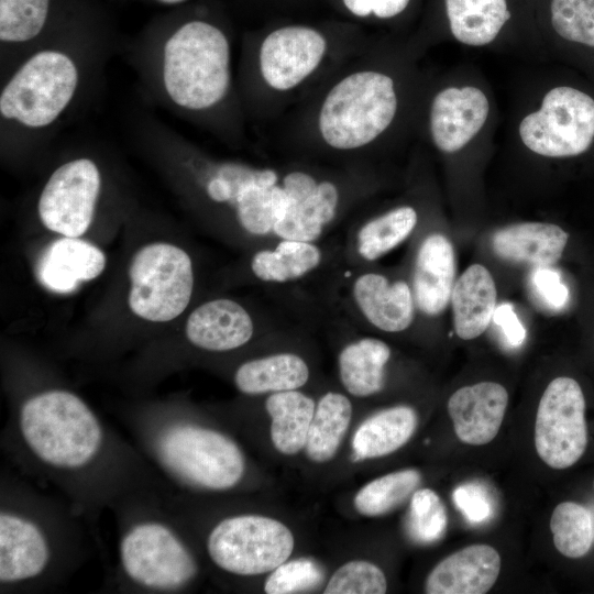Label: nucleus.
I'll return each instance as SVG.
<instances>
[{
    "label": "nucleus",
    "mask_w": 594,
    "mask_h": 594,
    "mask_svg": "<svg viewBox=\"0 0 594 594\" xmlns=\"http://www.w3.org/2000/svg\"><path fill=\"white\" fill-rule=\"evenodd\" d=\"M366 45L354 30L306 23L244 37L237 82L249 125L261 129L280 121Z\"/></svg>",
    "instance_id": "nucleus-5"
},
{
    "label": "nucleus",
    "mask_w": 594,
    "mask_h": 594,
    "mask_svg": "<svg viewBox=\"0 0 594 594\" xmlns=\"http://www.w3.org/2000/svg\"><path fill=\"white\" fill-rule=\"evenodd\" d=\"M421 481V473L413 468L386 473L359 488L353 497V506L364 517L387 515L407 502Z\"/></svg>",
    "instance_id": "nucleus-32"
},
{
    "label": "nucleus",
    "mask_w": 594,
    "mask_h": 594,
    "mask_svg": "<svg viewBox=\"0 0 594 594\" xmlns=\"http://www.w3.org/2000/svg\"><path fill=\"white\" fill-rule=\"evenodd\" d=\"M530 287L538 301L550 309L561 308L568 299V289L551 266L536 267L530 275Z\"/></svg>",
    "instance_id": "nucleus-38"
},
{
    "label": "nucleus",
    "mask_w": 594,
    "mask_h": 594,
    "mask_svg": "<svg viewBox=\"0 0 594 594\" xmlns=\"http://www.w3.org/2000/svg\"><path fill=\"white\" fill-rule=\"evenodd\" d=\"M257 326L254 315L243 304L219 297L202 302L191 311L185 333L195 348L220 353L250 343Z\"/></svg>",
    "instance_id": "nucleus-18"
},
{
    "label": "nucleus",
    "mask_w": 594,
    "mask_h": 594,
    "mask_svg": "<svg viewBox=\"0 0 594 594\" xmlns=\"http://www.w3.org/2000/svg\"><path fill=\"white\" fill-rule=\"evenodd\" d=\"M508 405L507 389L495 382H480L457 389L447 404L458 439L484 446L498 435Z\"/></svg>",
    "instance_id": "nucleus-19"
},
{
    "label": "nucleus",
    "mask_w": 594,
    "mask_h": 594,
    "mask_svg": "<svg viewBox=\"0 0 594 594\" xmlns=\"http://www.w3.org/2000/svg\"><path fill=\"white\" fill-rule=\"evenodd\" d=\"M502 560L486 543L466 546L439 561L428 573V594H484L496 583Z\"/></svg>",
    "instance_id": "nucleus-21"
},
{
    "label": "nucleus",
    "mask_w": 594,
    "mask_h": 594,
    "mask_svg": "<svg viewBox=\"0 0 594 594\" xmlns=\"http://www.w3.org/2000/svg\"><path fill=\"white\" fill-rule=\"evenodd\" d=\"M387 587L386 575L377 564L355 559L343 563L332 573L323 594H384Z\"/></svg>",
    "instance_id": "nucleus-35"
},
{
    "label": "nucleus",
    "mask_w": 594,
    "mask_h": 594,
    "mask_svg": "<svg viewBox=\"0 0 594 594\" xmlns=\"http://www.w3.org/2000/svg\"><path fill=\"white\" fill-rule=\"evenodd\" d=\"M129 275V306L142 319L170 321L190 301L195 283L193 262L186 251L174 244L158 242L140 249Z\"/></svg>",
    "instance_id": "nucleus-10"
},
{
    "label": "nucleus",
    "mask_w": 594,
    "mask_h": 594,
    "mask_svg": "<svg viewBox=\"0 0 594 594\" xmlns=\"http://www.w3.org/2000/svg\"><path fill=\"white\" fill-rule=\"evenodd\" d=\"M106 257L94 244L77 237H64L52 242L37 264V277L47 289L68 294L80 283L99 276Z\"/></svg>",
    "instance_id": "nucleus-23"
},
{
    "label": "nucleus",
    "mask_w": 594,
    "mask_h": 594,
    "mask_svg": "<svg viewBox=\"0 0 594 594\" xmlns=\"http://www.w3.org/2000/svg\"><path fill=\"white\" fill-rule=\"evenodd\" d=\"M418 415L409 405H396L365 418L353 433L351 447L356 461L389 455L414 436Z\"/></svg>",
    "instance_id": "nucleus-28"
},
{
    "label": "nucleus",
    "mask_w": 594,
    "mask_h": 594,
    "mask_svg": "<svg viewBox=\"0 0 594 594\" xmlns=\"http://www.w3.org/2000/svg\"><path fill=\"white\" fill-rule=\"evenodd\" d=\"M551 22L561 37L594 47V0H552Z\"/></svg>",
    "instance_id": "nucleus-36"
},
{
    "label": "nucleus",
    "mask_w": 594,
    "mask_h": 594,
    "mask_svg": "<svg viewBox=\"0 0 594 594\" xmlns=\"http://www.w3.org/2000/svg\"><path fill=\"white\" fill-rule=\"evenodd\" d=\"M455 506L471 521H482L491 515V504L484 492L473 484L458 487L453 494Z\"/></svg>",
    "instance_id": "nucleus-40"
},
{
    "label": "nucleus",
    "mask_w": 594,
    "mask_h": 594,
    "mask_svg": "<svg viewBox=\"0 0 594 594\" xmlns=\"http://www.w3.org/2000/svg\"><path fill=\"white\" fill-rule=\"evenodd\" d=\"M518 131L525 146L538 155H580L594 141V99L573 87H556L521 120Z\"/></svg>",
    "instance_id": "nucleus-11"
},
{
    "label": "nucleus",
    "mask_w": 594,
    "mask_h": 594,
    "mask_svg": "<svg viewBox=\"0 0 594 594\" xmlns=\"http://www.w3.org/2000/svg\"><path fill=\"white\" fill-rule=\"evenodd\" d=\"M57 537L36 510L1 498V592L44 580L59 561Z\"/></svg>",
    "instance_id": "nucleus-12"
},
{
    "label": "nucleus",
    "mask_w": 594,
    "mask_h": 594,
    "mask_svg": "<svg viewBox=\"0 0 594 594\" xmlns=\"http://www.w3.org/2000/svg\"><path fill=\"white\" fill-rule=\"evenodd\" d=\"M294 548L295 537L289 527L261 514L227 516L206 537L209 560L219 570L237 576L268 574L290 558Z\"/></svg>",
    "instance_id": "nucleus-9"
},
{
    "label": "nucleus",
    "mask_w": 594,
    "mask_h": 594,
    "mask_svg": "<svg viewBox=\"0 0 594 594\" xmlns=\"http://www.w3.org/2000/svg\"><path fill=\"white\" fill-rule=\"evenodd\" d=\"M103 193V173L92 155L79 154L61 163L37 199L45 228L65 237H80L90 227Z\"/></svg>",
    "instance_id": "nucleus-13"
},
{
    "label": "nucleus",
    "mask_w": 594,
    "mask_h": 594,
    "mask_svg": "<svg viewBox=\"0 0 594 594\" xmlns=\"http://www.w3.org/2000/svg\"><path fill=\"white\" fill-rule=\"evenodd\" d=\"M155 1L163 4H179V3L186 2L187 0H155Z\"/></svg>",
    "instance_id": "nucleus-42"
},
{
    "label": "nucleus",
    "mask_w": 594,
    "mask_h": 594,
    "mask_svg": "<svg viewBox=\"0 0 594 594\" xmlns=\"http://www.w3.org/2000/svg\"><path fill=\"white\" fill-rule=\"evenodd\" d=\"M340 3L356 19L391 20L402 14L410 0H340Z\"/></svg>",
    "instance_id": "nucleus-39"
},
{
    "label": "nucleus",
    "mask_w": 594,
    "mask_h": 594,
    "mask_svg": "<svg viewBox=\"0 0 594 594\" xmlns=\"http://www.w3.org/2000/svg\"><path fill=\"white\" fill-rule=\"evenodd\" d=\"M585 398L572 377L559 376L546 387L535 419V448L549 468L564 470L574 465L587 447Z\"/></svg>",
    "instance_id": "nucleus-14"
},
{
    "label": "nucleus",
    "mask_w": 594,
    "mask_h": 594,
    "mask_svg": "<svg viewBox=\"0 0 594 594\" xmlns=\"http://www.w3.org/2000/svg\"><path fill=\"white\" fill-rule=\"evenodd\" d=\"M419 222V212L410 204H402L350 223L341 243L346 267L369 266L406 241Z\"/></svg>",
    "instance_id": "nucleus-17"
},
{
    "label": "nucleus",
    "mask_w": 594,
    "mask_h": 594,
    "mask_svg": "<svg viewBox=\"0 0 594 594\" xmlns=\"http://www.w3.org/2000/svg\"><path fill=\"white\" fill-rule=\"evenodd\" d=\"M490 101L477 87H446L430 100L427 129L430 141L442 153L464 147L483 128Z\"/></svg>",
    "instance_id": "nucleus-16"
},
{
    "label": "nucleus",
    "mask_w": 594,
    "mask_h": 594,
    "mask_svg": "<svg viewBox=\"0 0 594 594\" xmlns=\"http://www.w3.org/2000/svg\"><path fill=\"white\" fill-rule=\"evenodd\" d=\"M550 530L556 549L566 558L584 557L592 547V515L578 503L558 504L551 514Z\"/></svg>",
    "instance_id": "nucleus-33"
},
{
    "label": "nucleus",
    "mask_w": 594,
    "mask_h": 594,
    "mask_svg": "<svg viewBox=\"0 0 594 594\" xmlns=\"http://www.w3.org/2000/svg\"><path fill=\"white\" fill-rule=\"evenodd\" d=\"M452 35L470 46H483L499 34L510 18L506 0H446Z\"/></svg>",
    "instance_id": "nucleus-31"
},
{
    "label": "nucleus",
    "mask_w": 594,
    "mask_h": 594,
    "mask_svg": "<svg viewBox=\"0 0 594 594\" xmlns=\"http://www.w3.org/2000/svg\"><path fill=\"white\" fill-rule=\"evenodd\" d=\"M569 234L548 222L514 223L494 232L492 249L506 261L539 266H552L562 256Z\"/></svg>",
    "instance_id": "nucleus-25"
},
{
    "label": "nucleus",
    "mask_w": 594,
    "mask_h": 594,
    "mask_svg": "<svg viewBox=\"0 0 594 594\" xmlns=\"http://www.w3.org/2000/svg\"><path fill=\"white\" fill-rule=\"evenodd\" d=\"M353 406L349 395L327 391L318 398L305 453L314 463L330 462L338 453L351 425Z\"/></svg>",
    "instance_id": "nucleus-30"
},
{
    "label": "nucleus",
    "mask_w": 594,
    "mask_h": 594,
    "mask_svg": "<svg viewBox=\"0 0 594 594\" xmlns=\"http://www.w3.org/2000/svg\"><path fill=\"white\" fill-rule=\"evenodd\" d=\"M448 516L440 496L430 488H418L410 497L408 530L414 540L430 544L446 532Z\"/></svg>",
    "instance_id": "nucleus-34"
},
{
    "label": "nucleus",
    "mask_w": 594,
    "mask_h": 594,
    "mask_svg": "<svg viewBox=\"0 0 594 594\" xmlns=\"http://www.w3.org/2000/svg\"><path fill=\"white\" fill-rule=\"evenodd\" d=\"M125 50L144 102L230 147L245 144L250 125L237 82L233 41L224 28L190 18Z\"/></svg>",
    "instance_id": "nucleus-2"
},
{
    "label": "nucleus",
    "mask_w": 594,
    "mask_h": 594,
    "mask_svg": "<svg viewBox=\"0 0 594 594\" xmlns=\"http://www.w3.org/2000/svg\"><path fill=\"white\" fill-rule=\"evenodd\" d=\"M493 319L510 345L518 346L525 341L526 330L512 305L502 304L496 307Z\"/></svg>",
    "instance_id": "nucleus-41"
},
{
    "label": "nucleus",
    "mask_w": 594,
    "mask_h": 594,
    "mask_svg": "<svg viewBox=\"0 0 594 594\" xmlns=\"http://www.w3.org/2000/svg\"><path fill=\"white\" fill-rule=\"evenodd\" d=\"M134 426L147 455L182 487L223 493L244 479V452L219 429L173 416L136 420Z\"/></svg>",
    "instance_id": "nucleus-7"
},
{
    "label": "nucleus",
    "mask_w": 594,
    "mask_h": 594,
    "mask_svg": "<svg viewBox=\"0 0 594 594\" xmlns=\"http://www.w3.org/2000/svg\"><path fill=\"white\" fill-rule=\"evenodd\" d=\"M455 257L450 240L441 233L426 235L417 246L410 285L417 310L425 317L440 316L454 286Z\"/></svg>",
    "instance_id": "nucleus-20"
},
{
    "label": "nucleus",
    "mask_w": 594,
    "mask_h": 594,
    "mask_svg": "<svg viewBox=\"0 0 594 594\" xmlns=\"http://www.w3.org/2000/svg\"><path fill=\"white\" fill-rule=\"evenodd\" d=\"M351 324V323H350ZM337 352V372L343 391L355 398L380 394L386 384L391 346L382 339L353 331Z\"/></svg>",
    "instance_id": "nucleus-22"
},
{
    "label": "nucleus",
    "mask_w": 594,
    "mask_h": 594,
    "mask_svg": "<svg viewBox=\"0 0 594 594\" xmlns=\"http://www.w3.org/2000/svg\"><path fill=\"white\" fill-rule=\"evenodd\" d=\"M118 557L124 579L147 592H180L200 572L199 562L172 514L155 508L138 512L123 521Z\"/></svg>",
    "instance_id": "nucleus-8"
},
{
    "label": "nucleus",
    "mask_w": 594,
    "mask_h": 594,
    "mask_svg": "<svg viewBox=\"0 0 594 594\" xmlns=\"http://www.w3.org/2000/svg\"><path fill=\"white\" fill-rule=\"evenodd\" d=\"M377 47L366 45L280 121L282 156L332 165H370L403 108L397 73Z\"/></svg>",
    "instance_id": "nucleus-3"
},
{
    "label": "nucleus",
    "mask_w": 594,
    "mask_h": 594,
    "mask_svg": "<svg viewBox=\"0 0 594 594\" xmlns=\"http://www.w3.org/2000/svg\"><path fill=\"white\" fill-rule=\"evenodd\" d=\"M129 131L173 165L197 205L229 218L256 248L280 239L322 241L376 188L369 165L216 157L142 108L130 116Z\"/></svg>",
    "instance_id": "nucleus-1"
},
{
    "label": "nucleus",
    "mask_w": 594,
    "mask_h": 594,
    "mask_svg": "<svg viewBox=\"0 0 594 594\" xmlns=\"http://www.w3.org/2000/svg\"><path fill=\"white\" fill-rule=\"evenodd\" d=\"M497 300V289L490 271L470 265L454 283L451 294L453 328L462 340H472L488 328Z\"/></svg>",
    "instance_id": "nucleus-27"
},
{
    "label": "nucleus",
    "mask_w": 594,
    "mask_h": 594,
    "mask_svg": "<svg viewBox=\"0 0 594 594\" xmlns=\"http://www.w3.org/2000/svg\"><path fill=\"white\" fill-rule=\"evenodd\" d=\"M52 0H0V77L51 33Z\"/></svg>",
    "instance_id": "nucleus-24"
},
{
    "label": "nucleus",
    "mask_w": 594,
    "mask_h": 594,
    "mask_svg": "<svg viewBox=\"0 0 594 594\" xmlns=\"http://www.w3.org/2000/svg\"><path fill=\"white\" fill-rule=\"evenodd\" d=\"M323 579V569L316 560L288 559L268 573L263 590L267 594L304 593L319 586Z\"/></svg>",
    "instance_id": "nucleus-37"
},
{
    "label": "nucleus",
    "mask_w": 594,
    "mask_h": 594,
    "mask_svg": "<svg viewBox=\"0 0 594 594\" xmlns=\"http://www.w3.org/2000/svg\"><path fill=\"white\" fill-rule=\"evenodd\" d=\"M13 428L28 461L67 490L99 479L118 449L89 405L66 389H47L26 398Z\"/></svg>",
    "instance_id": "nucleus-6"
},
{
    "label": "nucleus",
    "mask_w": 594,
    "mask_h": 594,
    "mask_svg": "<svg viewBox=\"0 0 594 594\" xmlns=\"http://www.w3.org/2000/svg\"><path fill=\"white\" fill-rule=\"evenodd\" d=\"M341 243L280 239L256 248L249 258L253 279L273 292L326 278L342 265Z\"/></svg>",
    "instance_id": "nucleus-15"
},
{
    "label": "nucleus",
    "mask_w": 594,
    "mask_h": 594,
    "mask_svg": "<svg viewBox=\"0 0 594 594\" xmlns=\"http://www.w3.org/2000/svg\"><path fill=\"white\" fill-rule=\"evenodd\" d=\"M316 403L301 389L266 395L264 407L270 417L273 447L283 455L304 451Z\"/></svg>",
    "instance_id": "nucleus-29"
},
{
    "label": "nucleus",
    "mask_w": 594,
    "mask_h": 594,
    "mask_svg": "<svg viewBox=\"0 0 594 594\" xmlns=\"http://www.w3.org/2000/svg\"><path fill=\"white\" fill-rule=\"evenodd\" d=\"M311 377L308 361L296 351H276L242 362L233 374L243 395L262 396L301 389Z\"/></svg>",
    "instance_id": "nucleus-26"
},
{
    "label": "nucleus",
    "mask_w": 594,
    "mask_h": 594,
    "mask_svg": "<svg viewBox=\"0 0 594 594\" xmlns=\"http://www.w3.org/2000/svg\"><path fill=\"white\" fill-rule=\"evenodd\" d=\"M86 33L50 34L0 77L2 150L32 147L57 130L101 85L113 50Z\"/></svg>",
    "instance_id": "nucleus-4"
}]
</instances>
